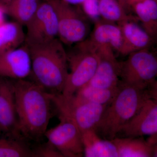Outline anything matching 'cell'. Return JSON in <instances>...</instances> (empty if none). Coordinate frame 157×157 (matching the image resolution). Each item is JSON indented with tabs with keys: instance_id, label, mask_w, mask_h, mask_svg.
I'll list each match as a JSON object with an SVG mask.
<instances>
[{
	"instance_id": "cell-1",
	"label": "cell",
	"mask_w": 157,
	"mask_h": 157,
	"mask_svg": "<svg viewBox=\"0 0 157 157\" xmlns=\"http://www.w3.org/2000/svg\"><path fill=\"white\" fill-rule=\"evenodd\" d=\"M14 82L20 132L25 139L39 140L44 136L52 117L53 104L50 94L33 81L17 79Z\"/></svg>"
},
{
	"instance_id": "cell-2",
	"label": "cell",
	"mask_w": 157,
	"mask_h": 157,
	"mask_svg": "<svg viewBox=\"0 0 157 157\" xmlns=\"http://www.w3.org/2000/svg\"><path fill=\"white\" fill-rule=\"evenodd\" d=\"M25 44L30 56L33 81L49 94H62L69 73L64 44L58 38L42 44Z\"/></svg>"
},
{
	"instance_id": "cell-3",
	"label": "cell",
	"mask_w": 157,
	"mask_h": 157,
	"mask_svg": "<svg viewBox=\"0 0 157 157\" xmlns=\"http://www.w3.org/2000/svg\"><path fill=\"white\" fill-rule=\"evenodd\" d=\"M157 99V82L147 86L125 84L106 107L94 130L101 138L114 139L120 130L147 100Z\"/></svg>"
},
{
	"instance_id": "cell-4",
	"label": "cell",
	"mask_w": 157,
	"mask_h": 157,
	"mask_svg": "<svg viewBox=\"0 0 157 157\" xmlns=\"http://www.w3.org/2000/svg\"><path fill=\"white\" fill-rule=\"evenodd\" d=\"M67 56L70 71L62 94L68 96L75 94L90 80L98 67L99 55L98 48L86 39L75 44Z\"/></svg>"
},
{
	"instance_id": "cell-5",
	"label": "cell",
	"mask_w": 157,
	"mask_h": 157,
	"mask_svg": "<svg viewBox=\"0 0 157 157\" xmlns=\"http://www.w3.org/2000/svg\"><path fill=\"white\" fill-rule=\"evenodd\" d=\"M49 94L59 115L73 121L81 134L87 130H94L107 106L86 101L75 95Z\"/></svg>"
},
{
	"instance_id": "cell-6",
	"label": "cell",
	"mask_w": 157,
	"mask_h": 157,
	"mask_svg": "<svg viewBox=\"0 0 157 157\" xmlns=\"http://www.w3.org/2000/svg\"><path fill=\"white\" fill-rule=\"evenodd\" d=\"M56 13L59 39L71 45L86 39L89 32L88 17L81 9L62 0H48Z\"/></svg>"
},
{
	"instance_id": "cell-7",
	"label": "cell",
	"mask_w": 157,
	"mask_h": 157,
	"mask_svg": "<svg viewBox=\"0 0 157 157\" xmlns=\"http://www.w3.org/2000/svg\"><path fill=\"white\" fill-rule=\"evenodd\" d=\"M157 59L148 48L135 52L119 62V78L125 84L147 86L157 82Z\"/></svg>"
},
{
	"instance_id": "cell-8",
	"label": "cell",
	"mask_w": 157,
	"mask_h": 157,
	"mask_svg": "<svg viewBox=\"0 0 157 157\" xmlns=\"http://www.w3.org/2000/svg\"><path fill=\"white\" fill-rule=\"evenodd\" d=\"M25 26L26 44H42L57 38V17L48 0H42L36 12Z\"/></svg>"
},
{
	"instance_id": "cell-9",
	"label": "cell",
	"mask_w": 157,
	"mask_h": 157,
	"mask_svg": "<svg viewBox=\"0 0 157 157\" xmlns=\"http://www.w3.org/2000/svg\"><path fill=\"white\" fill-rule=\"evenodd\" d=\"M58 125L47 130L44 136L48 143L63 157H81L84 155L82 134L72 121L59 115Z\"/></svg>"
},
{
	"instance_id": "cell-10",
	"label": "cell",
	"mask_w": 157,
	"mask_h": 157,
	"mask_svg": "<svg viewBox=\"0 0 157 157\" xmlns=\"http://www.w3.org/2000/svg\"><path fill=\"white\" fill-rule=\"evenodd\" d=\"M0 132L7 137L25 140L18 128L14 80L1 77Z\"/></svg>"
},
{
	"instance_id": "cell-11",
	"label": "cell",
	"mask_w": 157,
	"mask_h": 157,
	"mask_svg": "<svg viewBox=\"0 0 157 157\" xmlns=\"http://www.w3.org/2000/svg\"><path fill=\"white\" fill-rule=\"evenodd\" d=\"M155 134H157V99H151L146 101L122 127L115 137H140Z\"/></svg>"
},
{
	"instance_id": "cell-12",
	"label": "cell",
	"mask_w": 157,
	"mask_h": 157,
	"mask_svg": "<svg viewBox=\"0 0 157 157\" xmlns=\"http://www.w3.org/2000/svg\"><path fill=\"white\" fill-rule=\"evenodd\" d=\"M99 62L94 76L86 85L100 88H111L119 86V62L112 49L108 47H97Z\"/></svg>"
},
{
	"instance_id": "cell-13",
	"label": "cell",
	"mask_w": 157,
	"mask_h": 157,
	"mask_svg": "<svg viewBox=\"0 0 157 157\" xmlns=\"http://www.w3.org/2000/svg\"><path fill=\"white\" fill-rule=\"evenodd\" d=\"M31 60L25 43L0 53V77L17 80L30 76Z\"/></svg>"
},
{
	"instance_id": "cell-14",
	"label": "cell",
	"mask_w": 157,
	"mask_h": 157,
	"mask_svg": "<svg viewBox=\"0 0 157 157\" xmlns=\"http://www.w3.org/2000/svg\"><path fill=\"white\" fill-rule=\"evenodd\" d=\"M137 21L128 20L117 23L120 27L122 36V43L119 54L123 56L149 48L153 41L145 30L137 24Z\"/></svg>"
},
{
	"instance_id": "cell-15",
	"label": "cell",
	"mask_w": 157,
	"mask_h": 157,
	"mask_svg": "<svg viewBox=\"0 0 157 157\" xmlns=\"http://www.w3.org/2000/svg\"><path fill=\"white\" fill-rule=\"evenodd\" d=\"M94 23L92 33L88 39L97 47H108L119 53L122 43L120 26L102 19Z\"/></svg>"
},
{
	"instance_id": "cell-16",
	"label": "cell",
	"mask_w": 157,
	"mask_h": 157,
	"mask_svg": "<svg viewBox=\"0 0 157 157\" xmlns=\"http://www.w3.org/2000/svg\"><path fill=\"white\" fill-rule=\"evenodd\" d=\"M118 157L157 156V145L149 143L143 137H118L111 140Z\"/></svg>"
},
{
	"instance_id": "cell-17",
	"label": "cell",
	"mask_w": 157,
	"mask_h": 157,
	"mask_svg": "<svg viewBox=\"0 0 157 157\" xmlns=\"http://www.w3.org/2000/svg\"><path fill=\"white\" fill-rule=\"evenodd\" d=\"M84 155L86 157H118L112 141L101 138L94 129L82 133Z\"/></svg>"
},
{
	"instance_id": "cell-18",
	"label": "cell",
	"mask_w": 157,
	"mask_h": 157,
	"mask_svg": "<svg viewBox=\"0 0 157 157\" xmlns=\"http://www.w3.org/2000/svg\"><path fill=\"white\" fill-rule=\"evenodd\" d=\"M23 26L16 21H5L0 25V53L19 47L25 43Z\"/></svg>"
},
{
	"instance_id": "cell-19",
	"label": "cell",
	"mask_w": 157,
	"mask_h": 157,
	"mask_svg": "<svg viewBox=\"0 0 157 157\" xmlns=\"http://www.w3.org/2000/svg\"><path fill=\"white\" fill-rule=\"evenodd\" d=\"M42 0H13L6 5V14L25 26L36 13Z\"/></svg>"
},
{
	"instance_id": "cell-20",
	"label": "cell",
	"mask_w": 157,
	"mask_h": 157,
	"mask_svg": "<svg viewBox=\"0 0 157 157\" xmlns=\"http://www.w3.org/2000/svg\"><path fill=\"white\" fill-rule=\"evenodd\" d=\"M121 85L111 88H100L85 85L74 95L94 104L108 106L115 98Z\"/></svg>"
},
{
	"instance_id": "cell-21",
	"label": "cell",
	"mask_w": 157,
	"mask_h": 157,
	"mask_svg": "<svg viewBox=\"0 0 157 157\" xmlns=\"http://www.w3.org/2000/svg\"><path fill=\"white\" fill-rule=\"evenodd\" d=\"M99 8L101 18L104 20L117 23L128 20L137 21V17L126 14L118 0H99Z\"/></svg>"
},
{
	"instance_id": "cell-22",
	"label": "cell",
	"mask_w": 157,
	"mask_h": 157,
	"mask_svg": "<svg viewBox=\"0 0 157 157\" xmlns=\"http://www.w3.org/2000/svg\"><path fill=\"white\" fill-rule=\"evenodd\" d=\"M0 157H33L32 150L23 139L0 137Z\"/></svg>"
},
{
	"instance_id": "cell-23",
	"label": "cell",
	"mask_w": 157,
	"mask_h": 157,
	"mask_svg": "<svg viewBox=\"0 0 157 157\" xmlns=\"http://www.w3.org/2000/svg\"><path fill=\"white\" fill-rule=\"evenodd\" d=\"M132 9L137 15V18L142 23V27L147 33L154 39L157 33V25L152 20L146 7L143 1L135 3L132 6Z\"/></svg>"
},
{
	"instance_id": "cell-24",
	"label": "cell",
	"mask_w": 157,
	"mask_h": 157,
	"mask_svg": "<svg viewBox=\"0 0 157 157\" xmlns=\"http://www.w3.org/2000/svg\"><path fill=\"white\" fill-rule=\"evenodd\" d=\"M99 0H84L81 4V9L86 16L94 22L101 19L99 12Z\"/></svg>"
},
{
	"instance_id": "cell-25",
	"label": "cell",
	"mask_w": 157,
	"mask_h": 157,
	"mask_svg": "<svg viewBox=\"0 0 157 157\" xmlns=\"http://www.w3.org/2000/svg\"><path fill=\"white\" fill-rule=\"evenodd\" d=\"M32 152L33 157H63L58 151L48 142L32 150Z\"/></svg>"
},
{
	"instance_id": "cell-26",
	"label": "cell",
	"mask_w": 157,
	"mask_h": 157,
	"mask_svg": "<svg viewBox=\"0 0 157 157\" xmlns=\"http://www.w3.org/2000/svg\"><path fill=\"white\" fill-rule=\"evenodd\" d=\"M6 14V5L0 2V25L6 21L5 17Z\"/></svg>"
},
{
	"instance_id": "cell-27",
	"label": "cell",
	"mask_w": 157,
	"mask_h": 157,
	"mask_svg": "<svg viewBox=\"0 0 157 157\" xmlns=\"http://www.w3.org/2000/svg\"><path fill=\"white\" fill-rule=\"evenodd\" d=\"M65 2L74 6H81L84 0H62Z\"/></svg>"
},
{
	"instance_id": "cell-28",
	"label": "cell",
	"mask_w": 157,
	"mask_h": 157,
	"mask_svg": "<svg viewBox=\"0 0 157 157\" xmlns=\"http://www.w3.org/2000/svg\"><path fill=\"white\" fill-rule=\"evenodd\" d=\"M144 0H127L126 9L131 8L135 3L142 2Z\"/></svg>"
},
{
	"instance_id": "cell-29",
	"label": "cell",
	"mask_w": 157,
	"mask_h": 157,
	"mask_svg": "<svg viewBox=\"0 0 157 157\" xmlns=\"http://www.w3.org/2000/svg\"><path fill=\"white\" fill-rule=\"evenodd\" d=\"M121 6L125 10L126 9L127 0H118Z\"/></svg>"
}]
</instances>
